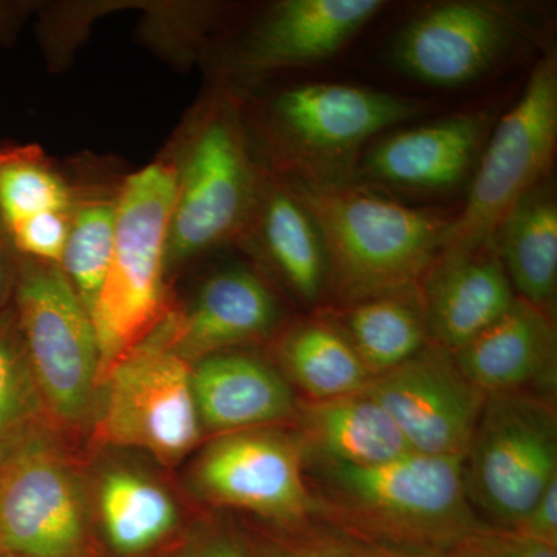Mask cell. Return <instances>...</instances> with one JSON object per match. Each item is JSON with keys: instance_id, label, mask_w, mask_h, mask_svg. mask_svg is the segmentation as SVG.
I'll list each match as a JSON object with an SVG mask.
<instances>
[{"instance_id": "obj_1", "label": "cell", "mask_w": 557, "mask_h": 557, "mask_svg": "<svg viewBox=\"0 0 557 557\" xmlns=\"http://www.w3.org/2000/svg\"><path fill=\"white\" fill-rule=\"evenodd\" d=\"M288 185L317 222L329 284L350 304L413 288L445 249L446 211L408 207L355 180Z\"/></svg>"}, {"instance_id": "obj_2", "label": "cell", "mask_w": 557, "mask_h": 557, "mask_svg": "<svg viewBox=\"0 0 557 557\" xmlns=\"http://www.w3.org/2000/svg\"><path fill=\"white\" fill-rule=\"evenodd\" d=\"M321 480L358 541L450 548L475 536L480 522L465 480V458L409 453L373 465L321 461Z\"/></svg>"}, {"instance_id": "obj_3", "label": "cell", "mask_w": 557, "mask_h": 557, "mask_svg": "<svg viewBox=\"0 0 557 557\" xmlns=\"http://www.w3.org/2000/svg\"><path fill=\"white\" fill-rule=\"evenodd\" d=\"M177 168L153 163L124 182L116 197L115 244L91 322L104 381L120 359L166 317L164 269Z\"/></svg>"}, {"instance_id": "obj_4", "label": "cell", "mask_w": 557, "mask_h": 557, "mask_svg": "<svg viewBox=\"0 0 557 557\" xmlns=\"http://www.w3.org/2000/svg\"><path fill=\"white\" fill-rule=\"evenodd\" d=\"M260 189L239 109L230 98H218L197 120L180 160L166 267L239 236Z\"/></svg>"}, {"instance_id": "obj_5", "label": "cell", "mask_w": 557, "mask_h": 557, "mask_svg": "<svg viewBox=\"0 0 557 557\" xmlns=\"http://www.w3.org/2000/svg\"><path fill=\"white\" fill-rule=\"evenodd\" d=\"M424 112L423 102L341 83L281 91L269 109L270 137L295 182L354 180L366 143Z\"/></svg>"}, {"instance_id": "obj_6", "label": "cell", "mask_w": 557, "mask_h": 557, "mask_svg": "<svg viewBox=\"0 0 557 557\" xmlns=\"http://www.w3.org/2000/svg\"><path fill=\"white\" fill-rule=\"evenodd\" d=\"M556 148L557 57L547 51L518 100L498 115L472 174L467 203L454 214L445 249L491 247L505 215L549 178Z\"/></svg>"}, {"instance_id": "obj_7", "label": "cell", "mask_w": 557, "mask_h": 557, "mask_svg": "<svg viewBox=\"0 0 557 557\" xmlns=\"http://www.w3.org/2000/svg\"><path fill=\"white\" fill-rule=\"evenodd\" d=\"M178 314L168 313L102 381L101 443L145 449L172 465L199 442L193 364L175 347Z\"/></svg>"}, {"instance_id": "obj_8", "label": "cell", "mask_w": 557, "mask_h": 557, "mask_svg": "<svg viewBox=\"0 0 557 557\" xmlns=\"http://www.w3.org/2000/svg\"><path fill=\"white\" fill-rule=\"evenodd\" d=\"M47 412L83 423L100 386V348L90 313L57 263L20 259L11 298Z\"/></svg>"}, {"instance_id": "obj_9", "label": "cell", "mask_w": 557, "mask_h": 557, "mask_svg": "<svg viewBox=\"0 0 557 557\" xmlns=\"http://www.w3.org/2000/svg\"><path fill=\"white\" fill-rule=\"evenodd\" d=\"M541 30L537 11L527 3H429L399 28L392 60L426 86H468L537 44Z\"/></svg>"}, {"instance_id": "obj_10", "label": "cell", "mask_w": 557, "mask_h": 557, "mask_svg": "<svg viewBox=\"0 0 557 557\" xmlns=\"http://www.w3.org/2000/svg\"><path fill=\"white\" fill-rule=\"evenodd\" d=\"M557 479L555 410L536 397L487 395L465 457L469 500L515 530Z\"/></svg>"}, {"instance_id": "obj_11", "label": "cell", "mask_w": 557, "mask_h": 557, "mask_svg": "<svg viewBox=\"0 0 557 557\" xmlns=\"http://www.w3.org/2000/svg\"><path fill=\"white\" fill-rule=\"evenodd\" d=\"M75 472L42 435L0 460V553L78 557L86 537Z\"/></svg>"}, {"instance_id": "obj_12", "label": "cell", "mask_w": 557, "mask_h": 557, "mask_svg": "<svg viewBox=\"0 0 557 557\" xmlns=\"http://www.w3.org/2000/svg\"><path fill=\"white\" fill-rule=\"evenodd\" d=\"M364 392L387 410L412 453L432 457H467L487 397L453 351L434 343L373 375Z\"/></svg>"}, {"instance_id": "obj_13", "label": "cell", "mask_w": 557, "mask_h": 557, "mask_svg": "<svg viewBox=\"0 0 557 557\" xmlns=\"http://www.w3.org/2000/svg\"><path fill=\"white\" fill-rule=\"evenodd\" d=\"M299 442L259 429L228 432L203 450L194 469V483L214 504L295 525L313 508Z\"/></svg>"}, {"instance_id": "obj_14", "label": "cell", "mask_w": 557, "mask_h": 557, "mask_svg": "<svg viewBox=\"0 0 557 557\" xmlns=\"http://www.w3.org/2000/svg\"><path fill=\"white\" fill-rule=\"evenodd\" d=\"M497 119L496 108L474 109L388 132L358 160L355 182L369 188H456L474 174Z\"/></svg>"}, {"instance_id": "obj_15", "label": "cell", "mask_w": 557, "mask_h": 557, "mask_svg": "<svg viewBox=\"0 0 557 557\" xmlns=\"http://www.w3.org/2000/svg\"><path fill=\"white\" fill-rule=\"evenodd\" d=\"M384 5L381 0H282L247 33L231 67L255 76L329 60Z\"/></svg>"}, {"instance_id": "obj_16", "label": "cell", "mask_w": 557, "mask_h": 557, "mask_svg": "<svg viewBox=\"0 0 557 557\" xmlns=\"http://www.w3.org/2000/svg\"><path fill=\"white\" fill-rule=\"evenodd\" d=\"M421 281L429 336L450 351L467 346L518 298L491 247L445 249Z\"/></svg>"}, {"instance_id": "obj_17", "label": "cell", "mask_w": 557, "mask_h": 557, "mask_svg": "<svg viewBox=\"0 0 557 557\" xmlns=\"http://www.w3.org/2000/svg\"><path fill=\"white\" fill-rule=\"evenodd\" d=\"M277 322V300L269 285L255 271L234 267L209 277L189 310L178 314L175 347L197 362L267 338Z\"/></svg>"}, {"instance_id": "obj_18", "label": "cell", "mask_w": 557, "mask_h": 557, "mask_svg": "<svg viewBox=\"0 0 557 557\" xmlns=\"http://www.w3.org/2000/svg\"><path fill=\"white\" fill-rule=\"evenodd\" d=\"M453 354L458 369L483 394H516L555 373L552 317L516 298L504 317Z\"/></svg>"}, {"instance_id": "obj_19", "label": "cell", "mask_w": 557, "mask_h": 557, "mask_svg": "<svg viewBox=\"0 0 557 557\" xmlns=\"http://www.w3.org/2000/svg\"><path fill=\"white\" fill-rule=\"evenodd\" d=\"M193 391L201 426L219 432L277 423L295 413L287 381L263 359L220 351L193 366Z\"/></svg>"}, {"instance_id": "obj_20", "label": "cell", "mask_w": 557, "mask_h": 557, "mask_svg": "<svg viewBox=\"0 0 557 557\" xmlns=\"http://www.w3.org/2000/svg\"><path fill=\"white\" fill-rule=\"evenodd\" d=\"M491 248L518 298L552 317L557 292V200L552 180L536 186L505 215Z\"/></svg>"}, {"instance_id": "obj_21", "label": "cell", "mask_w": 557, "mask_h": 557, "mask_svg": "<svg viewBox=\"0 0 557 557\" xmlns=\"http://www.w3.org/2000/svg\"><path fill=\"white\" fill-rule=\"evenodd\" d=\"M304 440L321 461L373 467L412 453L387 410L364 391L302 409Z\"/></svg>"}, {"instance_id": "obj_22", "label": "cell", "mask_w": 557, "mask_h": 557, "mask_svg": "<svg viewBox=\"0 0 557 557\" xmlns=\"http://www.w3.org/2000/svg\"><path fill=\"white\" fill-rule=\"evenodd\" d=\"M251 223L287 287L302 302H318L329 287L327 255L317 222L292 186L282 182L262 185Z\"/></svg>"}, {"instance_id": "obj_23", "label": "cell", "mask_w": 557, "mask_h": 557, "mask_svg": "<svg viewBox=\"0 0 557 557\" xmlns=\"http://www.w3.org/2000/svg\"><path fill=\"white\" fill-rule=\"evenodd\" d=\"M410 289L384 293L351 302L335 324L373 375L397 368L428 346L420 295Z\"/></svg>"}, {"instance_id": "obj_24", "label": "cell", "mask_w": 557, "mask_h": 557, "mask_svg": "<svg viewBox=\"0 0 557 557\" xmlns=\"http://www.w3.org/2000/svg\"><path fill=\"white\" fill-rule=\"evenodd\" d=\"M278 358L313 401L364 391L372 373L344 333L329 321L299 322L278 344Z\"/></svg>"}, {"instance_id": "obj_25", "label": "cell", "mask_w": 557, "mask_h": 557, "mask_svg": "<svg viewBox=\"0 0 557 557\" xmlns=\"http://www.w3.org/2000/svg\"><path fill=\"white\" fill-rule=\"evenodd\" d=\"M98 508L110 545L123 555L156 547L178 519L166 490L127 469H113L102 478Z\"/></svg>"}, {"instance_id": "obj_26", "label": "cell", "mask_w": 557, "mask_h": 557, "mask_svg": "<svg viewBox=\"0 0 557 557\" xmlns=\"http://www.w3.org/2000/svg\"><path fill=\"white\" fill-rule=\"evenodd\" d=\"M49 416L13 306L0 310V460L40 435Z\"/></svg>"}, {"instance_id": "obj_27", "label": "cell", "mask_w": 557, "mask_h": 557, "mask_svg": "<svg viewBox=\"0 0 557 557\" xmlns=\"http://www.w3.org/2000/svg\"><path fill=\"white\" fill-rule=\"evenodd\" d=\"M116 199L73 209L60 269L91 314L108 276L115 244Z\"/></svg>"}, {"instance_id": "obj_28", "label": "cell", "mask_w": 557, "mask_h": 557, "mask_svg": "<svg viewBox=\"0 0 557 557\" xmlns=\"http://www.w3.org/2000/svg\"><path fill=\"white\" fill-rule=\"evenodd\" d=\"M62 180L35 148L0 149V214L7 228L46 212L72 211Z\"/></svg>"}, {"instance_id": "obj_29", "label": "cell", "mask_w": 557, "mask_h": 557, "mask_svg": "<svg viewBox=\"0 0 557 557\" xmlns=\"http://www.w3.org/2000/svg\"><path fill=\"white\" fill-rule=\"evenodd\" d=\"M72 211L46 212L24 220L9 230L20 258L60 265L67 242Z\"/></svg>"}, {"instance_id": "obj_30", "label": "cell", "mask_w": 557, "mask_h": 557, "mask_svg": "<svg viewBox=\"0 0 557 557\" xmlns=\"http://www.w3.org/2000/svg\"><path fill=\"white\" fill-rule=\"evenodd\" d=\"M471 557H557V547L508 530H483L469 539Z\"/></svg>"}, {"instance_id": "obj_31", "label": "cell", "mask_w": 557, "mask_h": 557, "mask_svg": "<svg viewBox=\"0 0 557 557\" xmlns=\"http://www.w3.org/2000/svg\"><path fill=\"white\" fill-rule=\"evenodd\" d=\"M511 531L531 541L557 547V479L549 483L522 522Z\"/></svg>"}, {"instance_id": "obj_32", "label": "cell", "mask_w": 557, "mask_h": 557, "mask_svg": "<svg viewBox=\"0 0 557 557\" xmlns=\"http://www.w3.org/2000/svg\"><path fill=\"white\" fill-rule=\"evenodd\" d=\"M469 539L450 548L399 547V545L358 541L351 537L348 542L357 557H471Z\"/></svg>"}, {"instance_id": "obj_33", "label": "cell", "mask_w": 557, "mask_h": 557, "mask_svg": "<svg viewBox=\"0 0 557 557\" xmlns=\"http://www.w3.org/2000/svg\"><path fill=\"white\" fill-rule=\"evenodd\" d=\"M20 259L13 240H11L9 228L0 214V310L10 306L11 298H13Z\"/></svg>"}, {"instance_id": "obj_34", "label": "cell", "mask_w": 557, "mask_h": 557, "mask_svg": "<svg viewBox=\"0 0 557 557\" xmlns=\"http://www.w3.org/2000/svg\"><path fill=\"white\" fill-rule=\"evenodd\" d=\"M270 557H357L350 542L329 541V539H313V541L299 542L292 547L277 549Z\"/></svg>"}, {"instance_id": "obj_35", "label": "cell", "mask_w": 557, "mask_h": 557, "mask_svg": "<svg viewBox=\"0 0 557 557\" xmlns=\"http://www.w3.org/2000/svg\"><path fill=\"white\" fill-rule=\"evenodd\" d=\"M193 557H248L237 542L226 537H215L201 545Z\"/></svg>"}, {"instance_id": "obj_36", "label": "cell", "mask_w": 557, "mask_h": 557, "mask_svg": "<svg viewBox=\"0 0 557 557\" xmlns=\"http://www.w3.org/2000/svg\"><path fill=\"white\" fill-rule=\"evenodd\" d=\"M7 20H9V7L2 5V3H0V27L5 24Z\"/></svg>"}]
</instances>
